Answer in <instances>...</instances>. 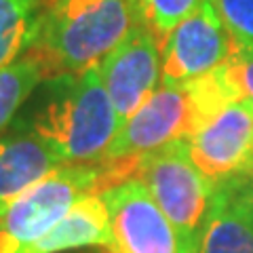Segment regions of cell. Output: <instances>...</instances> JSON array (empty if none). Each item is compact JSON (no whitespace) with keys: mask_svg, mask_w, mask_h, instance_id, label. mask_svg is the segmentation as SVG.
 <instances>
[{"mask_svg":"<svg viewBox=\"0 0 253 253\" xmlns=\"http://www.w3.org/2000/svg\"><path fill=\"white\" fill-rule=\"evenodd\" d=\"M15 121L34 131L63 165L99 163L121 129L97 66L44 78Z\"/></svg>","mask_w":253,"mask_h":253,"instance_id":"1","label":"cell"},{"mask_svg":"<svg viewBox=\"0 0 253 253\" xmlns=\"http://www.w3.org/2000/svg\"><path fill=\"white\" fill-rule=\"evenodd\" d=\"M139 23L133 0H42L30 55L46 78L81 74L123 42Z\"/></svg>","mask_w":253,"mask_h":253,"instance_id":"2","label":"cell"},{"mask_svg":"<svg viewBox=\"0 0 253 253\" xmlns=\"http://www.w3.org/2000/svg\"><path fill=\"white\" fill-rule=\"evenodd\" d=\"M133 177L148 188L171 224L177 253H196L215 188L194 165L188 141H173L144 156Z\"/></svg>","mask_w":253,"mask_h":253,"instance_id":"3","label":"cell"},{"mask_svg":"<svg viewBox=\"0 0 253 253\" xmlns=\"http://www.w3.org/2000/svg\"><path fill=\"white\" fill-rule=\"evenodd\" d=\"M194 131L192 101L186 86L158 84V89L118 129L116 137L99 161L104 171V190L135 175V169L144 156L173 141H188Z\"/></svg>","mask_w":253,"mask_h":253,"instance_id":"4","label":"cell"},{"mask_svg":"<svg viewBox=\"0 0 253 253\" xmlns=\"http://www.w3.org/2000/svg\"><path fill=\"white\" fill-rule=\"evenodd\" d=\"M104 192L99 163L61 165L0 213V253H21L41 241L81 196Z\"/></svg>","mask_w":253,"mask_h":253,"instance_id":"5","label":"cell"},{"mask_svg":"<svg viewBox=\"0 0 253 253\" xmlns=\"http://www.w3.org/2000/svg\"><path fill=\"white\" fill-rule=\"evenodd\" d=\"M232 38L213 0H203L161 44V84L186 86L213 72L232 51Z\"/></svg>","mask_w":253,"mask_h":253,"instance_id":"6","label":"cell"},{"mask_svg":"<svg viewBox=\"0 0 253 253\" xmlns=\"http://www.w3.org/2000/svg\"><path fill=\"white\" fill-rule=\"evenodd\" d=\"M190 156L209 184L219 190L253 171V108L230 104L188 139Z\"/></svg>","mask_w":253,"mask_h":253,"instance_id":"7","label":"cell"},{"mask_svg":"<svg viewBox=\"0 0 253 253\" xmlns=\"http://www.w3.org/2000/svg\"><path fill=\"white\" fill-rule=\"evenodd\" d=\"M97 70L123 126L161 84V42L137 23L99 61Z\"/></svg>","mask_w":253,"mask_h":253,"instance_id":"8","label":"cell"},{"mask_svg":"<svg viewBox=\"0 0 253 253\" xmlns=\"http://www.w3.org/2000/svg\"><path fill=\"white\" fill-rule=\"evenodd\" d=\"M101 194L114 236L110 253H177L175 232L137 177H126Z\"/></svg>","mask_w":253,"mask_h":253,"instance_id":"9","label":"cell"},{"mask_svg":"<svg viewBox=\"0 0 253 253\" xmlns=\"http://www.w3.org/2000/svg\"><path fill=\"white\" fill-rule=\"evenodd\" d=\"M61 165V158L34 131L13 121L0 135V213Z\"/></svg>","mask_w":253,"mask_h":253,"instance_id":"10","label":"cell"},{"mask_svg":"<svg viewBox=\"0 0 253 253\" xmlns=\"http://www.w3.org/2000/svg\"><path fill=\"white\" fill-rule=\"evenodd\" d=\"M84 247H104L106 251L114 249L112 226L101 192L81 196L61 221L21 253H61Z\"/></svg>","mask_w":253,"mask_h":253,"instance_id":"11","label":"cell"},{"mask_svg":"<svg viewBox=\"0 0 253 253\" xmlns=\"http://www.w3.org/2000/svg\"><path fill=\"white\" fill-rule=\"evenodd\" d=\"M196 253H253V215L228 190H215Z\"/></svg>","mask_w":253,"mask_h":253,"instance_id":"12","label":"cell"},{"mask_svg":"<svg viewBox=\"0 0 253 253\" xmlns=\"http://www.w3.org/2000/svg\"><path fill=\"white\" fill-rule=\"evenodd\" d=\"M41 13L42 0H0V70L30 51Z\"/></svg>","mask_w":253,"mask_h":253,"instance_id":"13","label":"cell"},{"mask_svg":"<svg viewBox=\"0 0 253 253\" xmlns=\"http://www.w3.org/2000/svg\"><path fill=\"white\" fill-rule=\"evenodd\" d=\"M44 78L41 61L30 53L0 70V135L11 126Z\"/></svg>","mask_w":253,"mask_h":253,"instance_id":"14","label":"cell"},{"mask_svg":"<svg viewBox=\"0 0 253 253\" xmlns=\"http://www.w3.org/2000/svg\"><path fill=\"white\" fill-rule=\"evenodd\" d=\"M203 78L221 106L245 104L253 108V51L232 46L226 61Z\"/></svg>","mask_w":253,"mask_h":253,"instance_id":"15","label":"cell"},{"mask_svg":"<svg viewBox=\"0 0 253 253\" xmlns=\"http://www.w3.org/2000/svg\"><path fill=\"white\" fill-rule=\"evenodd\" d=\"M203 0H133L137 19L156 36L158 42L171 34L181 19H186Z\"/></svg>","mask_w":253,"mask_h":253,"instance_id":"16","label":"cell"},{"mask_svg":"<svg viewBox=\"0 0 253 253\" xmlns=\"http://www.w3.org/2000/svg\"><path fill=\"white\" fill-rule=\"evenodd\" d=\"M234 46L253 51V0H213Z\"/></svg>","mask_w":253,"mask_h":253,"instance_id":"17","label":"cell"},{"mask_svg":"<svg viewBox=\"0 0 253 253\" xmlns=\"http://www.w3.org/2000/svg\"><path fill=\"white\" fill-rule=\"evenodd\" d=\"M224 190H228V194L253 215V171H249L241 179H236L234 184L226 186Z\"/></svg>","mask_w":253,"mask_h":253,"instance_id":"18","label":"cell"},{"mask_svg":"<svg viewBox=\"0 0 253 253\" xmlns=\"http://www.w3.org/2000/svg\"><path fill=\"white\" fill-rule=\"evenodd\" d=\"M106 253H110V251H106Z\"/></svg>","mask_w":253,"mask_h":253,"instance_id":"19","label":"cell"}]
</instances>
